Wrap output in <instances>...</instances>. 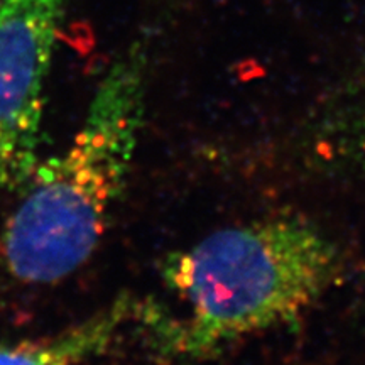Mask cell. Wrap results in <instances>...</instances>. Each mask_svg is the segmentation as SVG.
<instances>
[{
	"mask_svg": "<svg viewBox=\"0 0 365 365\" xmlns=\"http://www.w3.org/2000/svg\"><path fill=\"white\" fill-rule=\"evenodd\" d=\"M339 249L312 222L272 217L213 232L168 255L164 287L178 313L140 301L137 322L163 352L207 360L294 325L335 284Z\"/></svg>",
	"mask_w": 365,
	"mask_h": 365,
	"instance_id": "1",
	"label": "cell"
},
{
	"mask_svg": "<svg viewBox=\"0 0 365 365\" xmlns=\"http://www.w3.org/2000/svg\"><path fill=\"white\" fill-rule=\"evenodd\" d=\"M137 312L139 299L125 296L54 335L0 341V365H80L105 352L122 328L137 322Z\"/></svg>",
	"mask_w": 365,
	"mask_h": 365,
	"instance_id": "4",
	"label": "cell"
},
{
	"mask_svg": "<svg viewBox=\"0 0 365 365\" xmlns=\"http://www.w3.org/2000/svg\"><path fill=\"white\" fill-rule=\"evenodd\" d=\"M145 76L144 44H130L105 71L70 145L36 164L2 235L4 262L16 279L58 282L98 247L139 143Z\"/></svg>",
	"mask_w": 365,
	"mask_h": 365,
	"instance_id": "2",
	"label": "cell"
},
{
	"mask_svg": "<svg viewBox=\"0 0 365 365\" xmlns=\"http://www.w3.org/2000/svg\"><path fill=\"white\" fill-rule=\"evenodd\" d=\"M66 0H0V190L38 163L46 85Z\"/></svg>",
	"mask_w": 365,
	"mask_h": 365,
	"instance_id": "3",
	"label": "cell"
}]
</instances>
